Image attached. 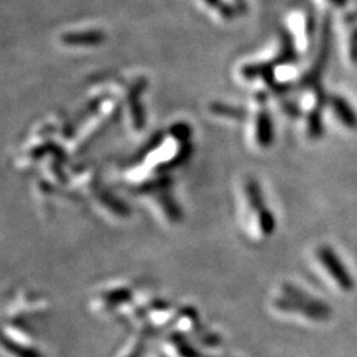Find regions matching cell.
<instances>
[{"mask_svg":"<svg viewBox=\"0 0 357 357\" xmlns=\"http://www.w3.org/2000/svg\"><path fill=\"white\" fill-rule=\"evenodd\" d=\"M325 112L328 113L329 119L340 126L344 130H355L357 127V114L351 102L341 96H328L325 101Z\"/></svg>","mask_w":357,"mask_h":357,"instance_id":"cell-5","label":"cell"},{"mask_svg":"<svg viewBox=\"0 0 357 357\" xmlns=\"http://www.w3.org/2000/svg\"><path fill=\"white\" fill-rule=\"evenodd\" d=\"M316 257L322 266L327 270V273L335 279L338 286L344 292H352L355 287V279L351 273L347 270L344 263L341 262L336 252L328 246L322 245L316 249Z\"/></svg>","mask_w":357,"mask_h":357,"instance_id":"cell-3","label":"cell"},{"mask_svg":"<svg viewBox=\"0 0 357 357\" xmlns=\"http://www.w3.org/2000/svg\"><path fill=\"white\" fill-rule=\"evenodd\" d=\"M280 294V296L273 300L274 309L280 312L302 314L305 318L315 322H325L332 315V309L325 302L292 283H283Z\"/></svg>","mask_w":357,"mask_h":357,"instance_id":"cell-1","label":"cell"},{"mask_svg":"<svg viewBox=\"0 0 357 357\" xmlns=\"http://www.w3.org/2000/svg\"><path fill=\"white\" fill-rule=\"evenodd\" d=\"M243 201V221H246V227L252 234L260 237H270L276 227L274 214L266 207L260 188L256 183H246L241 188Z\"/></svg>","mask_w":357,"mask_h":357,"instance_id":"cell-2","label":"cell"},{"mask_svg":"<svg viewBox=\"0 0 357 357\" xmlns=\"http://www.w3.org/2000/svg\"><path fill=\"white\" fill-rule=\"evenodd\" d=\"M4 349L8 352L11 357H41L40 352L34 347H28L24 343L15 339L14 336H8L4 334L3 338Z\"/></svg>","mask_w":357,"mask_h":357,"instance_id":"cell-7","label":"cell"},{"mask_svg":"<svg viewBox=\"0 0 357 357\" xmlns=\"http://www.w3.org/2000/svg\"><path fill=\"white\" fill-rule=\"evenodd\" d=\"M290 28L295 34L296 47L300 52H306L312 40V23L306 12H295L290 17Z\"/></svg>","mask_w":357,"mask_h":357,"instance_id":"cell-6","label":"cell"},{"mask_svg":"<svg viewBox=\"0 0 357 357\" xmlns=\"http://www.w3.org/2000/svg\"><path fill=\"white\" fill-rule=\"evenodd\" d=\"M341 59L351 68L357 66V10L347 12L340 20Z\"/></svg>","mask_w":357,"mask_h":357,"instance_id":"cell-4","label":"cell"}]
</instances>
